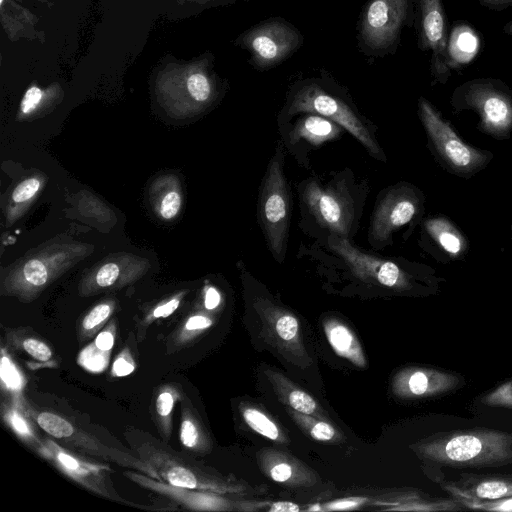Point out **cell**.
<instances>
[{
  "label": "cell",
  "instance_id": "cell-40",
  "mask_svg": "<svg viewBox=\"0 0 512 512\" xmlns=\"http://www.w3.org/2000/svg\"><path fill=\"white\" fill-rule=\"evenodd\" d=\"M115 338V327L114 324H110L105 330L98 333L94 345L100 351L107 352L114 345Z\"/></svg>",
  "mask_w": 512,
  "mask_h": 512
},
{
  "label": "cell",
  "instance_id": "cell-38",
  "mask_svg": "<svg viewBox=\"0 0 512 512\" xmlns=\"http://www.w3.org/2000/svg\"><path fill=\"white\" fill-rule=\"evenodd\" d=\"M180 298L174 297L169 301L156 306L151 313L145 319V325H148L152 321L158 318H166L170 316L179 306Z\"/></svg>",
  "mask_w": 512,
  "mask_h": 512
},
{
  "label": "cell",
  "instance_id": "cell-19",
  "mask_svg": "<svg viewBox=\"0 0 512 512\" xmlns=\"http://www.w3.org/2000/svg\"><path fill=\"white\" fill-rule=\"evenodd\" d=\"M482 40L477 30L466 21L454 22L449 33L448 57L452 70L470 64L481 50Z\"/></svg>",
  "mask_w": 512,
  "mask_h": 512
},
{
  "label": "cell",
  "instance_id": "cell-5",
  "mask_svg": "<svg viewBox=\"0 0 512 512\" xmlns=\"http://www.w3.org/2000/svg\"><path fill=\"white\" fill-rule=\"evenodd\" d=\"M416 0H368L358 24V46L368 56L393 54L416 19Z\"/></svg>",
  "mask_w": 512,
  "mask_h": 512
},
{
  "label": "cell",
  "instance_id": "cell-30",
  "mask_svg": "<svg viewBox=\"0 0 512 512\" xmlns=\"http://www.w3.org/2000/svg\"><path fill=\"white\" fill-rule=\"evenodd\" d=\"M482 450L481 441L474 436H458L450 440L446 447L447 457L453 461H467L477 456Z\"/></svg>",
  "mask_w": 512,
  "mask_h": 512
},
{
  "label": "cell",
  "instance_id": "cell-10",
  "mask_svg": "<svg viewBox=\"0 0 512 512\" xmlns=\"http://www.w3.org/2000/svg\"><path fill=\"white\" fill-rule=\"evenodd\" d=\"M42 458L85 489L111 501L128 503L115 490L107 463L92 461L64 447L55 439L45 438L35 450Z\"/></svg>",
  "mask_w": 512,
  "mask_h": 512
},
{
  "label": "cell",
  "instance_id": "cell-34",
  "mask_svg": "<svg viewBox=\"0 0 512 512\" xmlns=\"http://www.w3.org/2000/svg\"><path fill=\"white\" fill-rule=\"evenodd\" d=\"M40 182L35 178L21 182L13 191L12 198L16 203L31 199L39 190Z\"/></svg>",
  "mask_w": 512,
  "mask_h": 512
},
{
  "label": "cell",
  "instance_id": "cell-47",
  "mask_svg": "<svg viewBox=\"0 0 512 512\" xmlns=\"http://www.w3.org/2000/svg\"><path fill=\"white\" fill-rule=\"evenodd\" d=\"M500 509H504V510H511L512 509V499L504 502L501 506H500Z\"/></svg>",
  "mask_w": 512,
  "mask_h": 512
},
{
  "label": "cell",
  "instance_id": "cell-8",
  "mask_svg": "<svg viewBox=\"0 0 512 512\" xmlns=\"http://www.w3.org/2000/svg\"><path fill=\"white\" fill-rule=\"evenodd\" d=\"M302 33L281 17H271L244 31L235 43L249 53L256 70L274 68L290 58L303 45Z\"/></svg>",
  "mask_w": 512,
  "mask_h": 512
},
{
  "label": "cell",
  "instance_id": "cell-44",
  "mask_svg": "<svg viewBox=\"0 0 512 512\" xmlns=\"http://www.w3.org/2000/svg\"><path fill=\"white\" fill-rule=\"evenodd\" d=\"M7 363H8V368H5V366L2 364V367L5 368L9 372V377L7 376V381H5L6 383H8L7 388L16 389V388L21 387L22 386V384H20L21 378L17 374L15 367L11 364L9 359H8ZM5 382H2V383H5Z\"/></svg>",
  "mask_w": 512,
  "mask_h": 512
},
{
  "label": "cell",
  "instance_id": "cell-1",
  "mask_svg": "<svg viewBox=\"0 0 512 512\" xmlns=\"http://www.w3.org/2000/svg\"><path fill=\"white\" fill-rule=\"evenodd\" d=\"M126 437L137 456L171 485L235 496L256 495L267 489L265 485L252 487L244 481L224 477L145 433L128 431Z\"/></svg>",
  "mask_w": 512,
  "mask_h": 512
},
{
  "label": "cell",
  "instance_id": "cell-22",
  "mask_svg": "<svg viewBox=\"0 0 512 512\" xmlns=\"http://www.w3.org/2000/svg\"><path fill=\"white\" fill-rule=\"evenodd\" d=\"M340 127L334 121L314 113H308L296 123L291 139L293 142L299 139L318 145L336 138L340 133Z\"/></svg>",
  "mask_w": 512,
  "mask_h": 512
},
{
  "label": "cell",
  "instance_id": "cell-20",
  "mask_svg": "<svg viewBox=\"0 0 512 512\" xmlns=\"http://www.w3.org/2000/svg\"><path fill=\"white\" fill-rule=\"evenodd\" d=\"M326 338L334 352L358 368L367 366L363 348L353 331L337 318L323 321Z\"/></svg>",
  "mask_w": 512,
  "mask_h": 512
},
{
  "label": "cell",
  "instance_id": "cell-14",
  "mask_svg": "<svg viewBox=\"0 0 512 512\" xmlns=\"http://www.w3.org/2000/svg\"><path fill=\"white\" fill-rule=\"evenodd\" d=\"M123 475L139 486L164 495L194 511H257L267 502L234 500L228 495L183 488L171 485L162 480L154 479L139 471H124Z\"/></svg>",
  "mask_w": 512,
  "mask_h": 512
},
{
  "label": "cell",
  "instance_id": "cell-11",
  "mask_svg": "<svg viewBox=\"0 0 512 512\" xmlns=\"http://www.w3.org/2000/svg\"><path fill=\"white\" fill-rule=\"evenodd\" d=\"M253 307L260 319L262 338L289 363L301 369L310 367L313 360L305 347L298 318L262 297L254 300Z\"/></svg>",
  "mask_w": 512,
  "mask_h": 512
},
{
  "label": "cell",
  "instance_id": "cell-37",
  "mask_svg": "<svg viewBox=\"0 0 512 512\" xmlns=\"http://www.w3.org/2000/svg\"><path fill=\"white\" fill-rule=\"evenodd\" d=\"M476 493L482 498L495 499L504 496L507 493V487L502 482H484L477 487Z\"/></svg>",
  "mask_w": 512,
  "mask_h": 512
},
{
  "label": "cell",
  "instance_id": "cell-41",
  "mask_svg": "<svg viewBox=\"0 0 512 512\" xmlns=\"http://www.w3.org/2000/svg\"><path fill=\"white\" fill-rule=\"evenodd\" d=\"M300 507L290 501H276L269 503L268 512H299Z\"/></svg>",
  "mask_w": 512,
  "mask_h": 512
},
{
  "label": "cell",
  "instance_id": "cell-31",
  "mask_svg": "<svg viewBox=\"0 0 512 512\" xmlns=\"http://www.w3.org/2000/svg\"><path fill=\"white\" fill-rule=\"evenodd\" d=\"M15 339V338H14ZM17 343L21 350L39 363H48L52 361L53 352L50 346L41 338L32 335L17 336Z\"/></svg>",
  "mask_w": 512,
  "mask_h": 512
},
{
  "label": "cell",
  "instance_id": "cell-32",
  "mask_svg": "<svg viewBox=\"0 0 512 512\" xmlns=\"http://www.w3.org/2000/svg\"><path fill=\"white\" fill-rule=\"evenodd\" d=\"M120 277V268L115 263L104 264L96 273L94 285L91 289H105L116 284Z\"/></svg>",
  "mask_w": 512,
  "mask_h": 512
},
{
  "label": "cell",
  "instance_id": "cell-2",
  "mask_svg": "<svg viewBox=\"0 0 512 512\" xmlns=\"http://www.w3.org/2000/svg\"><path fill=\"white\" fill-rule=\"evenodd\" d=\"M418 115L428 139V147L438 164L448 173L469 180L484 170L494 158L486 149L466 143L441 112L426 98L418 99Z\"/></svg>",
  "mask_w": 512,
  "mask_h": 512
},
{
  "label": "cell",
  "instance_id": "cell-48",
  "mask_svg": "<svg viewBox=\"0 0 512 512\" xmlns=\"http://www.w3.org/2000/svg\"><path fill=\"white\" fill-rule=\"evenodd\" d=\"M511 234H512V224H511Z\"/></svg>",
  "mask_w": 512,
  "mask_h": 512
},
{
  "label": "cell",
  "instance_id": "cell-27",
  "mask_svg": "<svg viewBox=\"0 0 512 512\" xmlns=\"http://www.w3.org/2000/svg\"><path fill=\"white\" fill-rule=\"evenodd\" d=\"M113 303L103 302L93 307L82 319L78 326V336L81 341L95 335L107 322L113 312Z\"/></svg>",
  "mask_w": 512,
  "mask_h": 512
},
{
  "label": "cell",
  "instance_id": "cell-12",
  "mask_svg": "<svg viewBox=\"0 0 512 512\" xmlns=\"http://www.w3.org/2000/svg\"><path fill=\"white\" fill-rule=\"evenodd\" d=\"M418 47L430 52L432 85L446 84L452 69L448 57V21L442 0H416Z\"/></svg>",
  "mask_w": 512,
  "mask_h": 512
},
{
  "label": "cell",
  "instance_id": "cell-17",
  "mask_svg": "<svg viewBox=\"0 0 512 512\" xmlns=\"http://www.w3.org/2000/svg\"><path fill=\"white\" fill-rule=\"evenodd\" d=\"M256 461L266 477L290 488H312L321 481L315 470L285 451L262 448L256 452Z\"/></svg>",
  "mask_w": 512,
  "mask_h": 512
},
{
  "label": "cell",
  "instance_id": "cell-42",
  "mask_svg": "<svg viewBox=\"0 0 512 512\" xmlns=\"http://www.w3.org/2000/svg\"><path fill=\"white\" fill-rule=\"evenodd\" d=\"M221 297L214 287H209L205 292L204 305L207 310H214L220 304Z\"/></svg>",
  "mask_w": 512,
  "mask_h": 512
},
{
  "label": "cell",
  "instance_id": "cell-35",
  "mask_svg": "<svg viewBox=\"0 0 512 512\" xmlns=\"http://www.w3.org/2000/svg\"><path fill=\"white\" fill-rule=\"evenodd\" d=\"M181 206V197L175 192L171 191L164 196L160 204V214L164 219H172L175 217Z\"/></svg>",
  "mask_w": 512,
  "mask_h": 512
},
{
  "label": "cell",
  "instance_id": "cell-45",
  "mask_svg": "<svg viewBox=\"0 0 512 512\" xmlns=\"http://www.w3.org/2000/svg\"><path fill=\"white\" fill-rule=\"evenodd\" d=\"M504 34L512 37V20L507 22L503 27Z\"/></svg>",
  "mask_w": 512,
  "mask_h": 512
},
{
  "label": "cell",
  "instance_id": "cell-21",
  "mask_svg": "<svg viewBox=\"0 0 512 512\" xmlns=\"http://www.w3.org/2000/svg\"><path fill=\"white\" fill-rule=\"evenodd\" d=\"M179 436L182 446L191 452L207 454L212 450L211 439L188 398L182 399Z\"/></svg>",
  "mask_w": 512,
  "mask_h": 512
},
{
  "label": "cell",
  "instance_id": "cell-24",
  "mask_svg": "<svg viewBox=\"0 0 512 512\" xmlns=\"http://www.w3.org/2000/svg\"><path fill=\"white\" fill-rule=\"evenodd\" d=\"M286 411L294 423L311 439L323 442L340 444L346 441L345 436L329 420L313 415L295 411L289 407Z\"/></svg>",
  "mask_w": 512,
  "mask_h": 512
},
{
  "label": "cell",
  "instance_id": "cell-43",
  "mask_svg": "<svg viewBox=\"0 0 512 512\" xmlns=\"http://www.w3.org/2000/svg\"><path fill=\"white\" fill-rule=\"evenodd\" d=\"M478 2L482 7L494 11L512 7V0H478Z\"/></svg>",
  "mask_w": 512,
  "mask_h": 512
},
{
  "label": "cell",
  "instance_id": "cell-23",
  "mask_svg": "<svg viewBox=\"0 0 512 512\" xmlns=\"http://www.w3.org/2000/svg\"><path fill=\"white\" fill-rule=\"evenodd\" d=\"M239 412L246 425L254 432L281 445L290 443L286 432L261 408L242 402Z\"/></svg>",
  "mask_w": 512,
  "mask_h": 512
},
{
  "label": "cell",
  "instance_id": "cell-36",
  "mask_svg": "<svg viewBox=\"0 0 512 512\" xmlns=\"http://www.w3.org/2000/svg\"><path fill=\"white\" fill-rule=\"evenodd\" d=\"M135 370V364L129 351L124 349L113 362L112 374L116 377H123L131 374Z\"/></svg>",
  "mask_w": 512,
  "mask_h": 512
},
{
  "label": "cell",
  "instance_id": "cell-39",
  "mask_svg": "<svg viewBox=\"0 0 512 512\" xmlns=\"http://www.w3.org/2000/svg\"><path fill=\"white\" fill-rule=\"evenodd\" d=\"M42 99V91L37 86L30 87L21 102V111L24 114L31 113L40 103Z\"/></svg>",
  "mask_w": 512,
  "mask_h": 512
},
{
  "label": "cell",
  "instance_id": "cell-26",
  "mask_svg": "<svg viewBox=\"0 0 512 512\" xmlns=\"http://www.w3.org/2000/svg\"><path fill=\"white\" fill-rule=\"evenodd\" d=\"M2 416L9 427L34 450L40 445L41 441L32 425L29 423L24 412L14 406L2 404Z\"/></svg>",
  "mask_w": 512,
  "mask_h": 512
},
{
  "label": "cell",
  "instance_id": "cell-9",
  "mask_svg": "<svg viewBox=\"0 0 512 512\" xmlns=\"http://www.w3.org/2000/svg\"><path fill=\"white\" fill-rule=\"evenodd\" d=\"M258 213L268 246L275 259L282 262L286 251L291 203L280 150L271 159L265 175Z\"/></svg>",
  "mask_w": 512,
  "mask_h": 512
},
{
  "label": "cell",
  "instance_id": "cell-6",
  "mask_svg": "<svg viewBox=\"0 0 512 512\" xmlns=\"http://www.w3.org/2000/svg\"><path fill=\"white\" fill-rule=\"evenodd\" d=\"M21 408L26 416L32 418L43 431L64 447L86 457L134 469L161 480L160 475L149 463L138 456L100 442L67 418L50 411H37L24 406Z\"/></svg>",
  "mask_w": 512,
  "mask_h": 512
},
{
  "label": "cell",
  "instance_id": "cell-33",
  "mask_svg": "<svg viewBox=\"0 0 512 512\" xmlns=\"http://www.w3.org/2000/svg\"><path fill=\"white\" fill-rule=\"evenodd\" d=\"M367 501L368 499L363 496L339 498L322 504V510L325 512L354 510L365 505Z\"/></svg>",
  "mask_w": 512,
  "mask_h": 512
},
{
  "label": "cell",
  "instance_id": "cell-4",
  "mask_svg": "<svg viewBox=\"0 0 512 512\" xmlns=\"http://www.w3.org/2000/svg\"><path fill=\"white\" fill-rule=\"evenodd\" d=\"M322 72L320 78L299 81L291 89L286 105L288 115L314 113L324 116L345 128L371 155L382 158V152L366 125L348 102L330 88V77Z\"/></svg>",
  "mask_w": 512,
  "mask_h": 512
},
{
  "label": "cell",
  "instance_id": "cell-13",
  "mask_svg": "<svg viewBox=\"0 0 512 512\" xmlns=\"http://www.w3.org/2000/svg\"><path fill=\"white\" fill-rule=\"evenodd\" d=\"M424 194L414 185L400 183L391 188L375 208L369 236L386 242L393 232L420 220L424 213Z\"/></svg>",
  "mask_w": 512,
  "mask_h": 512
},
{
  "label": "cell",
  "instance_id": "cell-28",
  "mask_svg": "<svg viewBox=\"0 0 512 512\" xmlns=\"http://www.w3.org/2000/svg\"><path fill=\"white\" fill-rule=\"evenodd\" d=\"M214 323L211 316L197 313L190 316L172 337V345L182 347L188 344Z\"/></svg>",
  "mask_w": 512,
  "mask_h": 512
},
{
  "label": "cell",
  "instance_id": "cell-16",
  "mask_svg": "<svg viewBox=\"0 0 512 512\" xmlns=\"http://www.w3.org/2000/svg\"><path fill=\"white\" fill-rule=\"evenodd\" d=\"M425 248L437 262L448 264L463 260L469 251V241L460 228L447 216L437 214L422 222Z\"/></svg>",
  "mask_w": 512,
  "mask_h": 512
},
{
  "label": "cell",
  "instance_id": "cell-25",
  "mask_svg": "<svg viewBox=\"0 0 512 512\" xmlns=\"http://www.w3.org/2000/svg\"><path fill=\"white\" fill-rule=\"evenodd\" d=\"M179 398V392L173 386H164L158 392L155 403V421L162 434L169 438L172 427V411L176 400Z\"/></svg>",
  "mask_w": 512,
  "mask_h": 512
},
{
  "label": "cell",
  "instance_id": "cell-7",
  "mask_svg": "<svg viewBox=\"0 0 512 512\" xmlns=\"http://www.w3.org/2000/svg\"><path fill=\"white\" fill-rule=\"evenodd\" d=\"M331 249L341 256L360 280L396 291L412 290L419 281L435 284L440 279L434 270L423 265H400L397 262L366 254L353 247L346 239L329 238Z\"/></svg>",
  "mask_w": 512,
  "mask_h": 512
},
{
  "label": "cell",
  "instance_id": "cell-18",
  "mask_svg": "<svg viewBox=\"0 0 512 512\" xmlns=\"http://www.w3.org/2000/svg\"><path fill=\"white\" fill-rule=\"evenodd\" d=\"M263 373L270 382L279 401L295 411L329 420L328 413L308 392L301 389L284 374L271 368H264Z\"/></svg>",
  "mask_w": 512,
  "mask_h": 512
},
{
  "label": "cell",
  "instance_id": "cell-46",
  "mask_svg": "<svg viewBox=\"0 0 512 512\" xmlns=\"http://www.w3.org/2000/svg\"><path fill=\"white\" fill-rule=\"evenodd\" d=\"M307 511H323L322 504L316 503L306 509Z\"/></svg>",
  "mask_w": 512,
  "mask_h": 512
},
{
  "label": "cell",
  "instance_id": "cell-3",
  "mask_svg": "<svg viewBox=\"0 0 512 512\" xmlns=\"http://www.w3.org/2000/svg\"><path fill=\"white\" fill-rule=\"evenodd\" d=\"M454 114L473 111L477 129L495 140H508L512 134V89L501 79L482 77L457 86L450 97Z\"/></svg>",
  "mask_w": 512,
  "mask_h": 512
},
{
  "label": "cell",
  "instance_id": "cell-29",
  "mask_svg": "<svg viewBox=\"0 0 512 512\" xmlns=\"http://www.w3.org/2000/svg\"><path fill=\"white\" fill-rule=\"evenodd\" d=\"M188 94L198 104H206L211 101L214 95V85L211 76L198 69L188 75L186 81Z\"/></svg>",
  "mask_w": 512,
  "mask_h": 512
},
{
  "label": "cell",
  "instance_id": "cell-15",
  "mask_svg": "<svg viewBox=\"0 0 512 512\" xmlns=\"http://www.w3.org/2000/svg\"><path fill=\"white\" fill-rule=\"evenodd\" d=\"M303 198L317 221L336 236L348 235L352 218V205L341 192L310 182L303 192Z\"/></svg>",
  "mask_w": 512,
  "mask_h": 512
}]
</instances>
